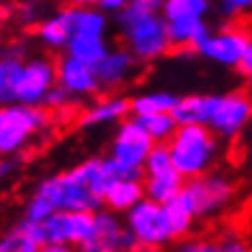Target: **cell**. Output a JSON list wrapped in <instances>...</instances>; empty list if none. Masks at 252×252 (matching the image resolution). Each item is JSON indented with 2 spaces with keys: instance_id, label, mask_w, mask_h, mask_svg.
<instances>
[{
  "instance_id": "obj_1",
  "label": "cell",
  "mask_w": 252,
  "mask_h": 252,
  "mask_svg": "<svg viewBox=\"0 0 252 252\" xmlns=\"http://www.w3.org/2000/svg\"><path fill=\"white\" fill-rule=\"evenodd\" d=\"M175 169L184 180L210 173L220 156L218 135L207 124H182L167 141Z\"/></svg>"
},
{
  "instance_id": "obj_2",
  "label": "cell",
  "mask_w": 252,
  "mask_h": 252,
  "mask_svg": "<svg viewBox=\"0 0 252 252\" xmlns=\"http://www.w3.org/2000/svg\"><path fill=\"white\" fill-rule=\"evenodd\" d=\"M184 194L190 199L199 220H210L229 210L237 197V186L226 173L210 171L186 180Z\"/></svg>"
},
{
  "instance_id": "obj_3",
  "label": "cell",
  "mask_w": 252,
  "mask_h": 252,
  "mask_svg": "<svg viewBox=\"0 0 252 252\" xmlns=\"http://www.w3.org/2000/svg\"><path fill=\"white\" fill-rule=\"evenodd\" d=\"M120 26H122V39L126 49L137 60L150 62L165 56L169 49H173L171 41H169L167 20L162 17V13L122 20Z\"/></svg>"
},
{
  "instance_id": "obj_4",
  "label": "cell",
  "mask_w": 252,
  "mask_h": 252,
  "mask_svg": "<svg viewBox=\"0 0 252 252\" xmlns=\"http://www.w3.org/2000/svg\"><path fill=\"white\" fill-rule=\"evenodd\" d=\"M52 113L43 105H9L2 107V133H0V152H20L26 143L47 128Z\"/></svg>"
},
{
  "instance_id": "obj_5",
  "label": "cell",
  "mask_w": 252,
  "mask_h": 252,
  "mask_svg": "<svg viewBox=\"0 0 252 252\" xmlns=\"http://www.w3.org/2000/svg\"><path fill=\"white\" fill-rule=\"evenodd\" d=\"M184 175L173 165L171 152L167 143H156L150 152L146 165H143V186H146V197L165 205L173 201L184 190Z\"/></svg>"
},
{
  "instance_id": "obj_6",
  "label": "cell",
  "mask_w": 252,
  "mask_h": 252,
  "mask_svg": "<svg viewBox=\"0 0 252 252\" xmlns=\"http://www.w3.org/2000/svg\"><path fill=\"white\" fill-rule=\"evenodd\" d=\"M252 122V94L233 90L226 94H212V111L207 126L218 139H235Z\"/></svg>"
},
{
  "instance_id": "obj_7",
  "label": "cell",
  "mask_w": 252,
  "mask_h": 252,
  "mask_svg": "<svg viewBox=\"0 0 252 252\" xmlns=\"http://www.w3.org/2000/svg\"><path fill=\"white\" fill-rule=\"evenodd\" d=\"M126 229L133 233V237L143 250H156L173 244L165 207L148 197L126 212Z\"/></svg>"
},
{
  "instance_id": "obj_8",
  "label": "cell",
  "mask_w": 252,
  "mask_h": 252,
  "mask_svg": "<svg viewBox=\"0 0 252 252\" xmlns=\"http://www.w3.org/2000/svg\"><path fill=\"white\" fill-rule=\"evenodd\" d=\"M79 252H126L143 250L133 233L116 218V212L98 210L94 212V226L84 242L77 246Z\"/></svg>"
},
{
  "instance_id": "obj_9",
  "label": "cell",
  "mask_w": 252,
  "mask_h": 252,
  "mask_svg": "<svg viewBox=\"0 0 252 252\" xmlns=\"http://www.w3.org/2000/svg\"><path fill=\"white\" fill-rule=\"evenodd\" d=\"M154 146L156 141L148 135V130L143 128L139 120H124V122H120L118 133L113 137L111 158L120 162L122 167L130 169V171L143 173V165H146Z\"/></svg>"
},
{
  "instance_id": "obj_10",
  "label": "cell",
  "mask_w": 252,
  "mask_h": 252,
  "mask_svg": "<svg viewBox=\"0 0 252 252\" xmlns=\"http://www.w3.org/2000/svg\"><path fill=\"white\" fill-rule=\"evenodd\" d=\"M58 84L56 62L43 56L24 60L20 84H17V103L22 105H43L49 90Z\"/></svg>"
},
{
  "instance_id": "obj_11",
  "label": "cell",
  "mask_w": 252,
  "mask_h": 252,
  "mask_svg": "<svg viewBox=\"0 0 252 252\" xmlns=\"http://www.w3.org/2000/svg\"><path fill=\"white\" fill-rule=\"evenodd\" d=\"M252 36L239 26H224L210 32L205 36V41L199 45L197 52L207 58L210 62H216L220 66L237 68L239 60L244 56V49L248 47Z\"/></svg>"
},
{
  "instance_id": "obj_12",
  "label": "cell",
  "mask_w": 252,
  "mask_h": 252,
  "mask_svg": "<svg viewBox=\"0 0 252 252\" xmlns=\"http://www.w3.org/2000/svg\"><path fill=\"white\" fill-rule=\"evenodd\" d=\"M43 233L49 244L79 246L90 235L94 226V212H73L60 210L47 220H43Z\"/></svg>"
},
{
  "instance_id": "obj_13",
  "label": "cell",
  "mask_w": 252,
  "mask_h": 252,
  "mask_svg": "<svg viewBox=\"0 0 252 252\" xmlns=\"http://www.w3.org/2000/svg\"><path fill=\"white\" fill-rule=\"evenodd\" d=\"M56 75H58V86H62L71 96H92L100 90V81L96 68L86 64L73 56H62L56 62Z\"/></svg>"
},
{
  "instance_id": "obj_14",
  "label": "cell",
  "mask_w": 252,
  "mask_h": 252,
  "mask_svg": "<svg viewBox=\"0 0 252 252\" xmlns=\"http://www.w3.org/2000/svg\"><path fill=\"white\" fill-rule=\"evenodd\" d=\"M96 75L100 81V88H118L126 84L137 71V58L128 49H113L98 62Z\"/></svg>"
},
{
  "instance_id": "obj_15",
  "label": "cell",
  "mask_w": 252,
  "mask_h": 252,
  "mask_svg": "<svg viewBox=\"0 0 252 252\" xmlns=\"http://www.w3.org/2000/svg\"><path fill=\"white\" fill-rule=\"evenodd\" d=\"M43 244H45L43 224L24 218L0 237V252H39Z\"/></svg>"
},
{
  "instance_id": "obj_16",
  "label": "cell",
  "mask_w": 252,
  "mask_h": 252,
  "mask_svg": "<svg viewBox=\"0 0 252 252\" xmlns=\"http://www.w3.org/2000/svg\"><path fill=\"white\" fill-rule=\"evenodd\" d=\"M146 199L143 178H118L105 188L103 203L111 212H128Z\"/></svg>"
},
{
  "instance_id": "obj_17",
  "label": "cell",
  "mask_w": 252,
  "mask_h": 252,
  "mask_svg": "<svg viewBox=\"0 0 252 252\" xmlns=\"http://www.w3.org/2000/svg\"><path fill=\"white\" fill-rule=\"evenodd\" d=\"M62 210V197H60V182L58 175L54 178L43 180L36 190L32 192V197L28 199L26 205V218L36 220V222H43L49 216H54L56 212Z\"/></svg>"
},
{
  "instance_id": "obj_18",
  "label": "cell",
  "mask_w": 252,
  "mask_h": 252,
  "mask_svg": "<svg viewBox=\"0 0 252 252\" xmlns=\"http://www.w3.org/2000/svg\"><path fill=\"white\" fill-rule=\"evenodd\" d=\"M169 41L173 49H194L205 41V36L212 32L203 17H180V20H167Z\"/></svg>"
},
{
  "instance_id": "obj_19",
  "label": "cell",
  "mask_w": 252,
  "mask_h": 252,
  "mask_svg": "<svg viewBox=\"0 0 252 252\" xmlns=\"http://www.w3.org/2000/svg\"><path fill=\"white\" fill-rule=\"evenodd\" d=\"M130 113V100L124 96H107L96 100L81 113L79 124L81 126H105L113 122H124Z\"/></svg>"
},
{
  "instance_id": "obj_20",
  "label": "cell",
  "mask_w": 252,
  "mask_h": 252,
  "mask_svg": "<svg viewBox=\"0 0 252 252\" xmlns=\"http://www.w3.org/2000/svg\"><path fill=\"white\" fill-rule=\"evenodd\" d=\"M73 32H75V7H68L64 11H60V13H56L54 17H47L36 28L39 39L47 47H54V49L66 47Z\"/></svg>"
},
{
  "instance_id": "obj_21",
  "label": "cell",
  "mask_w": 252,
  "mask_h": 252,
  "mask_svg": "<svg viewBox=\"0 0 252 252\" xmlns=\"http://www.w3.org/2000/svg\"><path fill=\"white\" fill-rule=\"evenodd\" d=\"M212 111V94H188L180 96L173 107V118L182 124H207Z\"/></svg>"
},
{
  "instance_id": "obj_22",
  "label": "cell",
  "mask_w": 252,
  "mask_h": 252,
  "mask_svg": "<svg viewBox=\"0 0 252 252\" xmlns=\"http://www.w3.org/2000/svg\"><path fill=\"white\" fill-rule=\"evenodd\" d=\"M66 54L81 62H86V64H90V66H96L98 62L109 54V49H107L105 36L75 32L66 45Z\"/></svg>"
},
{
  "instance_id": "obj_23",
  "label": "cell",
  "mask_w": 252,
  "mask_h": 252,
  "mask_svg": "<svg viewBox=\"0 0 252 252\" xmlns=\"http://www.w3.org/2000/svg\"><path fill=\"white\" fill-rule=\"evenodd\" d=\"M24 60L17 54L9 52L0 56V107L17 103V84H20Z\"/></svg>"
},
{
  "instance_id": "obj_24",
  "label": "cell",
  "mask_w": 252,
  "mask_h": 252,
  "mask_svg": "<svg viewBox=\"0 0 252 252\" xmlns=\"http://www.w3.org/2000/svg\"><path fill=\"white\" fill-rule=\"evenodd\" d=\"M180 96L171 92H146L130 100V113L135 118L156 116V113H171Z\"/></svg>"
},
{
  "instance_id": "obj_25",
  "label": "cell",
  "mask_w": 252,
  "mask_h": 252,
  "mask_svg": "<svg viewBox=\"0 0 252 252\" xmlns=\"http://www.w3.org/2000/svg\"><path fill=\"white\" fill-rule=\"evenodd\" d=\"M137 120L143 124V128L148 130V135L156 143H167L180 126L175 122L173 113H156V116H146V118H137Z\"/></svg>"
},
{
  "instance_id": "obj_26",
  "label": "cell",
  "mask_w": 252,
  "mask_h": 252,
  "mask_svg": "<svg viewBox=\"0 0 252 252\" xmlns=\"http://www.w3.org/2000/svg\"><path fill=\"white\" fill-rule=\"evenodd\" d=\"M210 11V0H167L162 7L165 20H180V17H205Z\"/></svg>"
},
{
  "instance_id": "obj_27",
  "label": "cell",
  "mask_w": 252,
  "mask_h": 252,
  "mask_svg": "<svg viewBox=\"0 0 252 252\" xmlns=\"http://www.w3.org/2000/svg\"><path fill=\"white\" fill-rule=\"evenodd\" d=\"M105 30H107V17L100 11H94L90 7H75V32L105 36Z\"/></svg>"
},
{
  "instance_id": "obj_28",
  "label": "cell",
  "mask_w": 252,
  "mask_h": 252,
  "mask_svg": "<svg viewBox=\"0 0 252 252\" xmlns=\"http://www.w3.org/2000/svg\"><path fill=\"white\" fill-rule=\"evenodd\" d=\"M167 0H133L124 11H120L118 22L122 20H133V17H141V15H154V13H162Z\"/></svg>"
},
{
  "instance_id": "obj_29",
  "label": "cell",
  "mask_w": 252,
  "mask_h": 252,
  "mask_svg": "<svg viewBox=\"0 0 252 252\" xmlns=\"http://www.w3.org/2000/svg\"><path fill=\"white\" fill-rule=\"evenodd\" d=\"M167 252H220V244L212 237H184L175 242Z\"/></svg>"
},
{
  "instance_id": "obj_30",
  "label": "cell",
  "mask_w": 252,
  "mask_h": 252,
  "mask_svg": "<svg viewBox=\"0 0 252 252\" xmlns=\"http://www.w3.org/2000/svg\"><path fill=\"white\" fill-rule=\"evenodd\" d=\"M73 98H75V96H71V94H68L64 88L56 84L52 90H49V94L45 96V100H43V107H45V109H49V111H64L66 107L71 105Z\"/></svg>"
},
{
  "instance_id": "obj_31",
  "label": "cell",
  "mask_w": 252,
  "mask_h": 252,
  "mask_svg": "<svg viewBox=\"0 0 252 252\" xmlns=\"http://www.w3.org/2000/svg\"><path fill=\"white\" fill-rule=\"evenodd\" d=\"M220 252H252V244L248 239H244L239 233H224L222 237H218Z\"/></svg>"
},
{
  "instance_id": "obj_32",
  "label": "cell",
  "mask_w": 252,
  "mask_h": 252,
  "mask_svg": "<svg viewBox=\"0 0 252 252\" xmlns=\"http://www.w3.org/2000/svg\"><path fill=\"white\" fill-rule=\"evenodd\" d=\"M220 11L226 17H237L252 11V0H220Z\"/></svg>"
},
{
  "instance_id": "obj_33",
  "label": "cell",
  "mask_w": 252,
  "mask_h": 252,
  "mask_svg": "<svg viewBox=\"0 0 252 252\" xmlns=\"http://www.w3.org/2000/svg\"><path fill=\"white\" fill-rule=\"evenodd\" d=\"M237 71H239L242 77L252 81V39L248 43V47L244 49V56H242V60H239V64H237Z\"/></svg>"
},
{
  "instance_id": "obj_34",
  "label": "cell",
  "mask_w": 252,
  "mask_h": 252,
  "mask_svg": "<svg viewBox=\"0 0 252 252\" xmlns=\"http://www.w3.org/2000/svg\"><path fill=\"white\" fill-rule=\"evenodd\" d=\"M133 0H98V7L105 11H124Z\"/></svg>"
},
{
  "instance_id": "obj_35",
  "label": "cell",
  "mask_w": 252,
  "mask_h": 252,
  "mask_svg": "<svg viewBox=\"0 0 252 252\" xmlns=\"http://www.w3.org/2000/svg\"><path fill=\"white\" fill-rule=\"evenodd\" d=\"M39 252H75L73 246H66V244H49L45 242L39 248Z\"/></svg>"
},
{
  "instance_id": "obj_36",
  "label": "cell",
  "mask_w": 252,
  "mask_h": 252,
  "mask_svg": "<svg viewBox=\"0 0 252 252\" xmlns=\"http://www.w3.org/2000/svg\"><path fill=\"white\" fill-rule=\"evenodd\" d=\"M11 169H13V162H9V160H0V180L7 178Z\"/></svg>"
},
{
  "instance_id": "obj_37",
  "label": "cell",
  "mask_w": 252,
  "mask_h": 252,
  "mask_svg": "<svg viewBox=\"0 0 252 252\" xmlns=\"http://www.w3.org/2000/svg\"><path fill=\"white\" fill-rule=\"evenodd\" d=\"M73 7H92V4H98V0H68Z\"/></svg>"
},
{
  "instance_id": "obj_38",
  "label": "cell",
  "mask_w": 252,
  "mask_h": 252,
  "mask_svg": "<svg viewBox=\"0 0 252 252\" xmlns=\"http://www.w3.org/2000/svg\"><path fill=\"white\" fill-rule=\"evenodd\" d=\"M0 133H2V107H0Z\"/></svg>"
}]
</instances>
